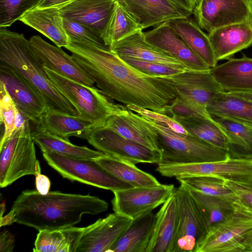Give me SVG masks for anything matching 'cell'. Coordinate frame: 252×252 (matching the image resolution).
I'll return each mask as SVG.
<instances>
[{
	"label": "cell",
	"mask_w": 252,
	"mask_h": 252,
	"mask_svg": "<svg viewBox=\"0 0 252 252\" xmlns=\"http://www.w3.org/2000/svg\"><path fill=\"white\" fill-rule=\"evenodd\" d=\"M65 48L93 77L103 94L126 106L166 115L167 106L177 96L169 78L150 76L137 71L108 47L101 48L69 38Z\"/></svg>",
	"instance_id": "6da1fadb"
},
{
	"label": "cell",
	"mask_w": 252,
	"mask_h": 252,
	"mask_svg": "<svg viewBox=\"0 0 252 252\" xmlns=\"http://www.w3.org/2000/svg\"><path fill=\"white\" fill-rule=\"evenodd\" d=\"M108 208L106 201L90 194L53 191L44 195L36 189H26L18 196L9 213L14 222L42 231L75 226L84 215H97Z\"/></svg>",
	"instance_id": "7a4b0ae2"
},
{
	"label": "cell",
	"mask_w": 252,
	"mask_h": 252,
	"mask_svg": "<svg viewBox=\"0 0 252 252\" xmlns=\"http://www.w3.org/2000/svg\"><path fill=\"white\" fill-rule=\"evenodd\" d=\"M0 64L13 68L34 87L44 98L47 110L78 116L75 107L49 79L23 34L0 27Z\"/></svg>",
	"instance_id": "3957f363"
},
{
	"label": "cell",
	"mask_w": 252,
	"mask_h": 252,
	"mask_svg": "<svg viewBox=\"0 0 252 252\" xmlns=\"http://www.w3.org/2000/svg\"><path fill=\"white\" fill-rule=\"evenodd\" d=\"M142 117L155 133L160 154L158 164L211 162L229 158L227 151L225 150L189 133H177L164 124Z\"/></svg>",
	"instance_id": "277c9868"
},
{
	"label": "cell",
	"mask_w": 252,
	"mask_h": 252,
	"mask_svg": "<svg viewBox=\"0 0 252 252\" xmlns=\"http://www.w3.org/2000/svg\"><path fill=\"white\" fill-rule=\"evenodd\" d=\"M44 68L51 81L75 107L78 116L93 124L95 128L105 126L111 116L127 109L126 106L112 102L99 89Z\"/></svg>",
	"instance_id": "5b68a950"
},
{
	"label": "cell",
	"mask_w": 252,
	"mask_h": 252,
	"mask_svg": "<svg viewBox=\"0 0 252 252\" xmlns=\"http://www.w3.org/2000/svg\"><path fill=\"white\" fill-rule=\"evenodd\" d=\"M29 122L0 146V187H7L19 179L41 173L35 142Z\"/></svg>",
	"instance_id": "8992f818"
},
{
	"label": "cell",
	"mask_w": 252,
	"mask_h": 252,
	"mask_svg": "<svg viewBox=\"0 0 252 252\" xmlns=\"http://www.w3.org/2000/svg\"><path fill=\"white\" fill-rule=\"evenodd\" d=\"M252 232V212L238 200L232 214L209 229L195 252H244Z\"/></svg>",
	"instance_id": "52a82bcc"
},
{
	"label": "cell",
	"mask_w": 252,
	"mask_h": 252,
	"mask_svg": "<svg viewBox=\"0 0 252 252\" xmlns=\"http://www.w3.org/2000/svg\"><path fill=\"white\" fill-rule=\"evenodd\" d=\"M48 165L63 177L112 191L132 187L112 175L94 159L69 157L53 151L42 152Z\"/></svg>",
	"instance_id": "ba28073f"
},
{
	"label": "cell",
	"mask_w": 252,
	"mask_h": 252,
	"mask_svg": "<svg viewBox=\"0 0 252 252\" xmlns=\"http://www.w3.org/2000/svg\"><path fill=\"white\" fill-rule=\"evenodd\" d=\"M177 234L173 252H195L208 229L193 198L183 185L175 188Z\"/></svg>",
	"instance_id": "9c48e42d"
},
{
	"label": "cell",
	"mask_w": 252,
	"mask_h": 252,
	"mask_svg": "<svg viewBox=\"0 0 252 252\" xmlns=\"http://www.w3.org/2000/svg\"><path fill=\"white\" fill-rule=\"evenodd\" d=\"M156 171L161 176L180 178L215 176L236 180L252 177V160L229 158L224 160L189 163L158 164Z\"/></svg>",
	"instance_id": "30bf717a"
},
{
	"label": "cell",
	"mask_w": 252,
	"mask_h": 252,
	"mask_svg": "<svg viewBox=\"0 0 252 252\" xmlns=\"http://www.w3.org/2000/svg\"><path fill=\"white\" fill-rule=\"evenodd\" d=\"M87 141L97 151L135 164L156 163L160 154L136 142L128 139L106 126L97 127L90 133Z\"/></svg>",
	"instance_id": "8fae6325"
},
{
	"label": "cell",
	"mask_w": 252,
	"mask_h": 252,
	"mask_svg": "<svg viewBox=\"0 0 252 252\" xmlns=\"http://www.w3.org/2000/svg\"><path fill=\"white\" fill-rule=\"evenodd\" d=\"M208 33L225 26L252 20V0H200L193 14Z\"/></svg>",
	"instance_id": "7c38bea8"
},
{
	"label": "cell",
	"mask_w": 252,
	"mask_h": 252,
	"mask_svg": "<svg viewBox=\"0 0 252 252\" xmlns=\"http://www.w3.org/2000/svg\"><path fill=\"white\" fill-rule=\"evenodd\" d=\"M173 185L156 187H132L112 191L113 210L116 214L131 220L152 212L163 204L173 193Z\"/></svg>",
	"instance_id": "4fadbf2b"
},
{
	"label": "cell",
	"mask_w": 252,
	"mask_h": 252,
	"mask_svg": "<svg viewBox=\"0 0 252 252\" xmlns=\"http://www.w3.org/2000/svg\"><path fill=\"white\" fill-rule=\"evenodd\" d=\"M0 81L6 89L16 107L38 126L48 108L41 94L13 68L0 64Z\"/></svg>",
	"instance_id": "5bb4252c"
},
{
	"label": "cell",
	"mask_w": 252,
	"mask_h": 252,
	"mask_svg": "<svg viewBox=\"0 0 252 252\" xmlns=\"http://www.w3.org/2000/svg\"><path fill=\"white\" fill-rule=\"evenodd\" d=\"M167 77L173 82L178 96L201 109L206 110L207 104L224 92L210 70L187 69Z\"/></svg>",
	"instance_id": "9a60e30c"
},
{
	"label": "cell",
	"mask_w": 252,
	"mask_h": 252,
	"mask_svg": "<svg viewBox=\"0 0 252 252\" xmlns=\"http://www.w3.org/2000/svg\"><path fill=\"white\" fill-rule=\"evenodd\" d=\"M132 220L116 213L85 227L76 252H108L130 224Z\"/></svg>",
	"instance_id": "2e32d148"
},
{
	"label": "cell",
	"mask_w": 252,
	"mask_h": 252,
	"mask_svg": "<svg viewBox=\"0 0 252 252\" xmlns=\"http://www.w3.org/2000/svg\"><path fill=\"white\" fill-rule=\"evenodd\" d=\"M29 43L44 67L86 86L94 83L93 77L61 47L49 44L38 35L32 36Z\"/></svg>",
	"instance_id": "e0dca14e"
},
{
	"label": "cell",
	"mask_w": 252,
	"mask_h": 252,
	"mask_svg": "<svg viewBox=\"0 0 252 252\" xmlns=\"http://www.w3.org/2000/svg\"><path fill=\"white\" fill-rule=\"evenodd\" d=\"M144 36L147 42L178 60L187 69H210L170 26L168 21L144 32Z\"/></svg>",
	"instance_id": "ac0fdd59"
},
{
	"label": "cell",
	"mask_w": 252,
	"mask_h": 252,
	"mask_svg": "<svg viewBox=\"0 0 252 252\" xmlns=\"http://www.w3.org/2000/svg\"><path fill=\"white\" fill-rule=\"evenodd\" d=\"M142 30L191 14L171 0H116Z\"/></svg>",
	"instance_id": "d6986e66"
},
{
	"label": "cell",
	"mask_w": 252,
	"mask_h": 252,
	"mask_svg": "<svg viewBox=\"0 0 252 252\" xmlns=\"http://www.w3.org/2000/svg\"><path fill=\"white\" fill-rule=\"evenodd\" d=\"M116 0H73L58 7L63 17L85 25L102 37Z\"/></svg>",
	"instance_id": "ffe728a7"
},
{
	"label": "cell",
	"mask_w": 252,
	"mask_h": 252,
	"mask_svg": "<svg viewBox=\"0 0 252 252\" xmlns=\"http://www.w3.org/2000/svg\"><path fill=\"white\" fill-rule=\"evenodd\" d=\"M208 35L217 61L228 60L252 46V20L216 29Z\"/></svg>",
	"instance_id": "44dd1931"
},
{
	"label": "cell",
	"mask_w": 252,
	"mask_h": 252,
	"mask_svg": "<svg viewBox=\"0 0 252 252\" xmlns=\"http://www.w3.org/2000/svg\"><path fill=\"white\" fill-rule=\"evenodd\" d=\"M210 71L224 92L252 91V58L245 55L231 58L210 68Z\"/></svg>",
	"instance_id": "7402d4cb"
},
{
	"label": "cell",
	"mask_w": 252,
	"mask_h": 252,
	"mask_svg": "<svg viewBox=\"0 0 252 252\" xmlns=\"http://www.w3.org/2000/svg\"><path fill=\"white\" fill-rule=\"evenodd\" d=\"M143 31L138 30L109 49L119 57H130L188 69L178 60L147 42Z\"/></svg>",
	"instance_id": "603a6c76"
},
{
	"label": "cell",
	"mask_w": 252,
	"mask_h": 252,
	"mask_svg": "<svg viewBox=\"0 0 252 252\" xmlns=\"http://www.w3.org/2000/svg\"><path fill=\"white\" fill-rule=\"evenodd\" d=\"M176 234V200L173 192L156 214L155 224L146 252H173Z\"/></svg>",
	"instance_id": "cb8c5ba5"
},
{
	"label": "cell",
	"mask_w": 252,
	"mask_h": 252,
	"mask_svg": "<svg viewBox=\"0 0 252 252\" xmlns=\"http://www.w3.org/2000/svg\"><path fill=\"white\" fill-rule=\"evenodd\" d=\"M19 20L43 34L58 47L65 48L69 44V37L58 6L34 8Z\"/></svg>",
	"instance_id": "d4e9b609"
},
{
	"label": "cell",
	"mask_w": 252,
	"mask_h": 252,
	"mask_svg": "<svg viewBox=\"0 0 252 252\" xmlns=\"http://www.w3.org/2000/svg\"><path fill=\"white\" fill-rule=\"evenodd\" d=\"M105 126L128 139L159 153L155 133L150 126L142 116L127 108L123 113L111 116Z\"/></svg>",
	"instance_id": "484cf974"
},
{
	"label": "cell",
	"mask_w": 252,
	"mask_h": 252,
	"mask_svg": "<svg viewBox=\"0 0 252 252\" xmlns=\"http://www.w3.org/2000/svg\"><path fill=\"white\" fill-rule=\"evenodd\" d=\"M36 127L69 140L70 137L87 140L95 128L92 123L79 118L62 113L47 110Z\"/></svg>",
	"instance_id": "4316f807"
},
{
	"label": "cell",
	"mask_w": 252,
	"mask_h": 252,
	"mask_svg": "<svg viewBox=\"0 0 252 252\" xmlns=\"http://www.w3.org/2000/svg\"><path fill=\"white\" fill-rule=\"evenodd\" d=\"M189 17L173 19L168 23L189 47L210 68L214 67L218 62L215 58L208 35Z\"/></svg>",
	"instance_id": "83f0119b"
},
{
	"label": "cell",
	"mask_w": 252,
	"mask_h": 252,
	"mask_svg": "<svg viewBox=\"0 0 252 252\" xmlns=\"http://www.w3.org/2000/svg\"><path fill=\"white\" fill-rule=\"evenodd\" d=\"M156 219L152 211L132 220L111 252H146Z\"/></svg>",
	"instance_id": "f1b7e54d"
},
{
	"label": "cell",
	"mask_w": 252,
	"mask_h": 252,
	"mask_svg": "<svg viewBox=\"0 0 252 252\" xmlns=\"http://www.w3.org/2000/svg\"><path fill=\"white\" fill-rule=\"evenodd\" d=\"M94 160L112 175L133 187H156L161 184L154 176L128 161L105 154Z\"/></svg>",
	"instance_id": "f546056e"
},
{
	"label": "cell",
	"mask_w": 252,
	"mask_h": 252,
	"mask_svg": "<svg viewBox=\"0 0 252 252\" xmlns=\"http://www.w3.org/2000/svg\"><path fill=\"white\" fill-rule=\"evenodd\" d=\"M84 227L74 226L39 231L34 243V252H76Z\"/></svg>",
	"instance_id": "4dcf8cb0"
},
{
	"label": "cell",
	"mask_w": 252,
	"mask_h": 252,
	"mask_svg": "<svg viewBox=\"0 0 252 252\" xmlns=\"http://www.w3.org/2000/svg\"><path fill=\"white\" fill-rule=\"evenodd\" d=\"M209 115L252 126V102L228 92L218 94L207 105Z\"/></svg>",
	"instance_id": "1f68e13d"
},
{
	"label": "cell",
	"mask_w": 252,
	"mask_h": 252,
	"mask_svg": "<svg viewBox=\"0 0 252 252\" xmlns=\"http://www.w3.org/2000/svg\"><path fill=\"white\" fill-rule=\"evenodd\" d=\"M210 116L227 137L229 158L252 160V126L219 116Z\"/></svg>",
	"instance_id": "d6a6232c"
},
{
	"label": "cell",
	"mask_w": 252,
	"mask_h": 252,
	"mask_svg": "<svg viewBox=\"0 0 252 252\" xmlns=\"http://www.w3.org/2000/svg\"><path fill=\"white\" fill-rule=\"evenodd\" d=\"M32 136L42 152L53 151L69 157L89 159H95L104 155L101 152L92 150L86 146L74 145L69 140L39 127L32 130Z\"/></svg>",
	"instance_id": "836d02e7"
},
{
	"label": "cell",
	"mask_w": 252,
	"mask_h": 252,
	"mask_svg": "<svg viewBox=\"0 0 252 252\" xmlns=\"http://www.w3.org/2000/svg\"><path fill=\"white\" fill-rule=\"evenodd\" d=\"M172 118L189 134L227 151V137L221 127L210 116Z\"/></svg>",
	"instance_id": "e575fe53"
},
{
	"label": "cell",
	"mask_w": 252,
	"mask_h": 252,
	"mask_svg": "<svg viewBox=\"0 0 252 252\" xmlns=\"http://www.w3.org/2000/svg\"><path fill=\"white\" fill-rule=\"evenodd\" d=\"M182 185L186 187L194 200L208 231L211 227L224 220L233 212L236 201L206 194Z\"/></svg>",
	"instance_id": "d590c367"
},
{
	"label": "cell",
	"mask_w": 252,
	"mask_h": 252,
	"mask_svg": "<svg viewBox=\"0 0 252 252\" xmlns=\"http://www.w3.org/2000/svg\"><path fill=\"white\" fill-rule=\"evenodd\" d=\"M140 29L142 30L137 23L116 0L101 37L105 45L110 48Z\"/></svg>",
	"instance_id": "8d00e7d4"
},
{
	"label": "cell",
	"mask_w": 252,
	"mask_h": 252,
	"mask_svg": "<svg viewBox=\"0 0 252 252\" xmlns=\"http://www.w3.org/2000/svg\"><path fill=\"white\" fill-rule=\"evenodd\" d=\"M180 184L206 194L236 202L238 200L233 191L226 186L225 180L215 176H197L177 179Z\"/></svg>",
	"instance_id": "74e56055"
},
{
	"label": "cell",
	"mask_w": 252,
	"mask_h": 252,
	"mask_svg": "<svg viewBox=\"0 0 252 252\" xmlns=\"http://www.w3.org/2000/svg\"><path fill=\"white\" fill-rule=\"evenodd\" d=\"M17 108L5 85L0 81V122L3 126L0 146L11 137L15 130Z\"/></svg>",
	"instance_id": "f35d334b"
},
{
	"label": "cell",
	"mask_w": 252,
	"mask_h": 252,
	"mask_svg": "<svg viewBox=\"0 0 252 252\" xmlns=\"http://www.w3.org/2000/svg\"><path fill=\"white\" fill-rule=\"evenodd\" d=\"M40 0H0V27L11 26L27 11L35 8Z\"/></svg>",
	"instance_id": "ab89813d"
},
{
	"label": "cell",
	"mask_w": 252,
	"mask_h": 252,
	"mask_svg": "<svg viewBox=\"0 0 252 252\" xmlns=\"http://www.w3.org/2000/svg\"><path fill=\"white\" fill-rule=\"evenodd\" d=\"M120 57L137 71L152 77H168L187 70L165 64L145 61L130 57Z\"/></svg>",
	"instance_id": "60d3db41"
},
{
	"label": "cell",
	"mask_w": 252,
	"mask_h": 252,
	"mask_svg": "<svg viewBox=\"0 0 252 252\" xmlns=\"http://www.w3.org/2000/svg\"><path fill=\"white\" fill-rule=\"evenodd\" d=\"M63 22L69 38L85 41L101 48L107 47L105 45L101 36L93 29L63 17Z\"/></svg>",
	"instance_id": "b9f144b4"
},
{
	"label": "cell",
	"mask_w": 252,
	"mask_h": 252,
	"mask_svg": "<svg viewBox=\"0 0 252 252\" xmlns=\"http://www.w3.org/2000/svg\"><path fill=\"white\" fill-rule=\"evenodd\" d=\"M166 114L171 117H189L198 115L210 116L206 109L198 108L178 96L167 106Z\"/></svg>",
	"instance_id": "7bdbcfd3"
},
{
	"label": "cell",
	"mask_w": 252,
	"mask_h": 252,
	"mask_svg": "<svg viewBox=\"0 0 252 252\" xmlns=\"http://www.w3.org/2000/svg\"><path fill=\"white\" fill-rule=\"evenodd\" d=\"M238 200L252 212V177L239 180H225Z\"/></svg>",
	"instance_id": "ee69618b"
},
{
	"label": "cell",
	"mask_w": 252,
	"mask_h": 252,
	"mask_svg": "<svg viewBox=\"0 0 252 252\" xmlns=\"http://www.w3.org/2000/svg\"><path fill=\"white\" fill-rule=\"evenodd\" d=\"M126 107L128 109L133 112H135L141 116L151 119L156 122L164 124L177 133L182 134H189L185 128L171 116L134 105H128Z\"/></svg>",
	"instance_id": "f6af8a7d"
},
{
	"label": "cell",
	"mask_w": 252,
	"mask_h": 252,
	"mask_svg": "<svg viewBox=\"0 0 252 252\" xmlns=\"http://www.w3.org/2000/svg\"><path fill=\"white\" fill-rule=\"evenodd\" d=\"M14 242V236L9 230L1 231L0 234V252H12L15 246Z\"/></svg>",
	"instance_id": "bcb514c9"
},
{
	"label": "cell",
	"mask_w": 252,
	"mask_h": 252,
	"mask_svg": "<svg viewBox=\"0 0 252 252\" xmlns=\"http://www.w3.org/2000/svg\"><path fill=\"white\" fill-rule=\"evenodd\" d=\"M35 184L36 189L42 194H46L49 192L51 181L45 175L38 173L35 175Z\"/></svg>",
	"instance_id": "7dc6e473"
},
{
	"label": "cell",
	"mask_w": 252,
	"mask_h": 252,
	"mask_svg": "<svg viewBox=\"0 0 252 252\" xmlns=\"http://www.w3.org/2000/svg\"><path fill=\"white\" fill-rule=\"evenodd\" d=\"M73 0H40L36 7L44 8L60 6Z\"/></svg>",
	"instance_id": "c3c4849f"
},
{
	"label": "cell",
	"mask_w": 252,
	"mask_h": 252,
	"mask_svg": "<svg viewBox=\"0 0 252 252\" xmlns=\"http://www.w3.org/2000/svg\"><path fill=\"white\" fill-rule=\"evenodd\" d=\"M177 5L187 11L191 15L193 14V8L190 0H171Z\"/></svg>",
	"instance_id": "681fc988"
},
{
	"label": "cell",
	"mask_w": 252,
	"mask_h": 252,
	"mask_svg": "<svg viewBox=\"0 0 252 252\" xmlns=\"http://www.w3.org/2000/svg\"><path fill=\"white\" fill-rule=\"evenodd\" d=\"M252 102V91L244 92H228Z\"/></svg>",
	"instance_id": "f907efd6"
},
{
	"label": "cell",
	"mask_w": 252,
	"mask_h": 252,
	"mask_svg": "<svg viewBox=\"0 0 252 252\" xmlns=\"http://www.w3.org/2000/svg\"><path fill=\"white\" fill-rule=\"evenodd\" d=\"M245 252H252V232L246 238L245 242Z\"/></svg>",
	"instance_id": "816d5d0a"
},
{
	"label": "cell",
	"mask_w": 252,
	"mask_h": 252,
	"mask_svg": "<svg viewBox=\"0 0 252 252\" xmlns=\"http://www.w3.org/2000/svg\"><path fill=\"white\" fill-rule=\"evenodd\" d=\"M200 0H190V2L192 4V6L193 8V10H194V8L195 7V6L196 5V4L198 3V2Z\"/></svg>",
	"instance_id": "f5cc1de1"
}]
</instances>
